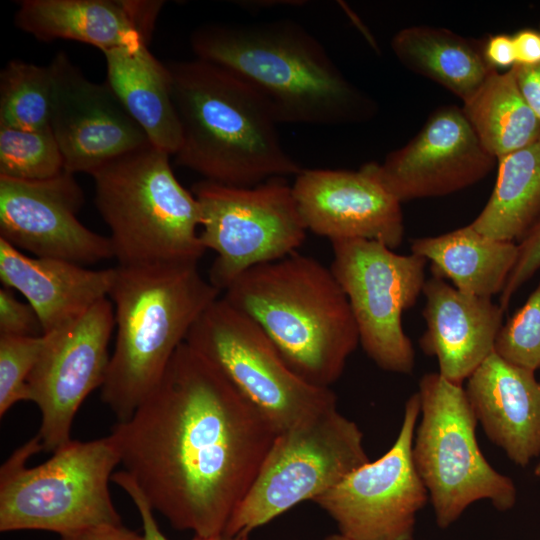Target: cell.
<instances>
[{"label":"cell","instance_id":"6da1fadb","mask_svg":"<svg viewBox=\"0 0 540 540\" xmlns=\"http://www.w3.org/2000/svg\"><path fill=\"white\" fill-rule=\"evenodd\" d=\"M154 511L198 537L224 533L277 432L186 342L131 417L110 433Z\"/></svg>","mask_w":540,"mask_h":540},{"label":"cell","instance_id":"7a4b0ae2","mask_svg":"<svg viewBox=\"0 0 540 540\" xmlns=\"http://www.w3.org/2000/svg\"><path fill=\"white\" fill-rule=\"evenodd\" d=\"M196 58L254 87L279 123L337 126L366 121L376 105L341 72L321 42L290 19L215 23L190 37Z\"/></svg>","mask_w":540,"mask_h":540},{"label":"cell","instance_id":"3957f363","mask_svg":"<svg viewBox=\"0 0 540 540\" xmlns=\"http://www.w3.org/2000/svg\"><path fill=\"white\" fill-rule=\"evenodd\" d=\"M166 66L182 130L178 165L234 187L303 170L283 147L271 106L249 83L199 58Z\"/></svg>","mask_w":540,"mask_h":540},{"label":"cell","instance_id":"277c9868","mask_svg":"<svg viewBox=\"0 0 540 540\" xmlns=\"http://www.w3.org/2000/svg\"><path fill=\"white\" fill-rule=\"evenodd\" d=\"M222 298L253 320L286 364L330 388L360 344L358 328L330 267L297 252L240 275Z\"/></svg>","mask_w":540,"mask_h":540},{"label":"cell","instance_id":"5b68a950","mask_svg":"<svg viewBox=\"0 0 540 540\" xmlns=\"http://www.w3.org/2000/svg\"><path fill=\"white\" fill-rule=\"evenodd\" d=\"M220 290L198 263L117 266L109 293L116 340L101 399L128 420L159 383L178 347Z\"/></svg>","mask_w":540,"mask_h":540},{"label":"cell","instance_id":"8992f818","mask_svg":"<svg viewBox=\"0 0 540 540\" xmlns=\"http://www.w3.org/2000/svg\"><path fill=\"white\" fill-rule=\"evenodd\" d=\"M169 154L151 143L95 170V204L119 266L198 263V200L181 185Z\"/></svg>","mask_w":540,"mask_h":540},{"label":"cell","instance_id":"52a82bcc","mask_svg":"<svg viewBox=\"0 0 540 540\" xmlns=\"http://www.w3.org/2000/svg\"><path fill=\"white\" fill-rule=\"evenodd\" d=\"M43 450L36 435L16 449L0 469V531H50L75 540L101 524L122 523L109 481L120 455L111 435L70 440L47 461L27 467Z\"/></svg>","mask_w":540,"mask_h":540},{"label":"cell","instance_id":"ba28073f","mask_svg":"<svg viewBox=\"0 0 540 540\" xmlns=\"http://www.w3.org/2000/svg\"><path fill=\"white\" fill-rule=\"evenodd\" d=\"M421 420L412 456L432 503L437 525L448 528L473 503L488 500L497 510L517 498L513 480L485 459L476 438L477 419L463 385L437 373L419 381Z\"/></svg>","mask_w":540,"mask_h":540},{"label":"cell","instance_id":"9c48e42d","mask_svg":"<svg viewBox=\"0 0 540 540\" xmlns=\"http://www.w3.org/2000/svg\"><path fill=\"white\" fill-rule=\"evenodd\" d=\"M369 461L358 425L337 406L323 410L276 435L224 533L250 534Z\"/></svg>","mask_w":540,"mask_h":540},{"label":"cell","instance_id":"30bf717a","mask_svg":"<svg viewBox=\"0 0 540 540\" xmlns=\"http://www.w3.org/2000/svg\"><path fill=\"white\" fill-rule=\"evenodd\" d=\"M185 342L210 361L277 434L337 406L331 388L300 378L263 330L222 297L203 312Z\"/></svg>","mask_w":540,"mask_h":540},{"label":"cell","instance_id":"8fae6325","mask_svg":"<svg viewBox=\"0 0 540 540\" xmlns=\"http://www.w3.org/2000/svg\"><path fill=\"white\" fill-rule=\"evenodd\" d=\"M191 191L200 206V241L216 253L208 280L220 291L248 269L297 252L306 238L292 186L284 178L252 187L203 179Z\"/></svg>","mask_w":540,"mask_h":540},{"label":"cell","instance_id":"7c38bea8","mask_svg":"<svg viewBox=\"0 0 540 540\" xmlns=\"http://www.w3.org/2000/svg\"><path fill=\"white\" fill-rule=\"evenodd\" d=\"M330 269L345 292L366 355L382 370L411 374L415 353L402 326L425 284L427 260L365 239L331 241Z\"/></svg>","mask_w":540,"mask_h":540},{"label":"cell","instance_id":"4fadbf2b","mask_svg":"<svg viewBox=\"0 0 540 540\" xmlns=\"http://www.w3.org/2000/svg\"><path fill=\"white\" fill-rule=\"evenodd\" d=\"M419 415L416 392L405 403L390 449L313 500L334 520L339 533L354 540H413L417 514L429 499L412 456Z\"/></svg>","mask_w":540,"mask_h":540},{"label":"cell","instance_id":"5bb4252c","mask_svg":"<svg viewBox=\"0 0 540 540\" xmlns=\"http://www.w3.org/2000/svg\"><path fill=\"white\" fill-rule=\"evenodd\" d=\"M114 327L113 304L104 298L69 324L43 334L44 346L28 379L29 401L41 412L37 435L43 450L54 452L71 440L78 409L103 386Z\"/></svg>","mask_w":540,"mask_h":540},{"label":"cell","instance_id":"9a60e30c","mask_svg":"<svg viewBox=\"0 0 540 540\" xmlns=\"http://www.w3.org/2000/svg\"><path fill=\"white\" fill-rule=\"evenodd\" d=\"M84 200L74 174L67 171L42 180L0 176V238L35 257L83 266L113 258L109 237L77 218Z\"/></svg>","mask_w":540,"mask_h":540},{"label":"cell","instance_id":"2e32d148","mask_svg":"<svg viewBox=\"0 0 540 540\" xmlns=\"http://www.w3.org/2000/svg\"><path fill=\"white\" fill-rule=\"evenodd\" d=\"M48 67L52 79L49 127L65 171L91 175L150 143L106 82L88 80L63 51Z\"/></svg>","mask_w":540,"mask_h":540},{"label":"cell","instance_id":"e0dca14e","mask_svg":"<svg viewBox=\"0 0 540 540\" xmlns=\"http://www.w3.org/2000/svg\"><path fill=\"white\" fill-rule=\"evenodd\" d=\"M496 158L481 144L462 108L436 109L405 146L364 166L400 203L441 197L485 178Z\"/></svg>","mask_w":540,"mask_h":540},{"label":"cell","instance_id":"ac0fdd59","mask_svg":"<svg viewBox=\"0 0 540 540\" xmlns=\"http://www.w3.org/2000/svg\"><path fill=\"white\" fill-rule=\"evenodd\" d=\"M301 219L331 241L365 239L401 245V203L363 165L358 171L303 169L292 185Z\"/></svg>","mask_w":540,"mask_h":540},{"label":"cell","instance_id":"d6986e66","mask_svg":"<svg viewBox=\"0 0 540 540\" xmlns=\"http://www.w3.org/2000/svg\"><path fill=\"white\" fill-rule=\"evenodd\" d=\"M422 293L426 330L420 348L436 358L442 377L463 385L494 352L504 310L492 298L464 293L436 275L425 281Z\"/></svg>","mask_w":540,"mask_h":540},{"label":"cell","instance_id":"ffe728a7","mask_svg":"<svg viewBox=\"0 0 540 540\" xmlns=\"http://www.w3.org/2000/svg\"><path fill=\"white\" fill-rule=\"evenodd\" d=\"M163 6L158 0H23L15 24L43 42L78 41L104 53L149 44Z\"/></svg>","mask_w":540,"mask_h":540},{"label":"cell","instance_id":"44dd1931","mask_svg":"<svg viewBox=\"0 0 540 540\" xmlns=\"http://www.w3.org/2000/svg\"><path fill=\"white\" fill-rule=\"evenodd\" d=\"M471 408L491 442L516 465L540 456V381L495 352L467 379Z\"/></svg>","mask_w":540,"mask_h":540},{"label":"cell","instance_id":"7402d4cb","mask_svg":"<svg viewBox=\"0 0 540 540\" xmlns=\"http://www.w3.org/2000/svg\"><path fill=\"white\" fill-rule=\"evenodd\" d=\"M116 267L93 270L70 261L29 256L0 238V279L36 312L43 334L74 321L107 298Z\"/></svg>","mask_w":540,"mask_h":540},{"label":"cell","instance_id":"603a6c76","mask_svg":"<svg viewBox=\"0 0 540 540\" xmlns=\"http://www.w3.org/2000/svg\"><path fill=\"white\" fill-rule=\"evenodd\" d=\"M103 54L106 83L150 143L175 155L181 145L182 130L166 64L152 55L146 43L118 47Z\"/></svg>","mask_w":540,"mask_h":540},{"label":"cell","instance_id":"cb8c5ba5","mask_svg":"<svg viewBox=\"0 0 540 540\" xmlns=\"http://www.w3.org/2000/svg\"><path fill=\"white\" fill-rule=\"evenodd\" d=\"M411 253L430 261L432 275L451 280L458 290L492 298L506 284L518 245L485 236L469 224L438 236L414 238Z\"/></svg>","mask_w":540,"mask_h":540},{"label":"cell","instance_id":"d4e9b609","mask_svg":"<svg viewBox=\"0 0 540 540\" xmlns=\"http://www.w3.org/2000/svg\"><path fill=\"white\" fill-rule=\"evenodd\" d=\"M397 59L409 70L468 100L494 70L485 62L481 45L448 29L411 26L391 40Z\"/></svg>","mask_w":540,"mask_h":540},{"label":"cell","instance_id":"484cf974","mask_svg":"<svg viewBox=\"0 0 540 540\" xmlns=\"http://www.w3.org/2000/svg\"><path fill=\"white\" fill-rule=\"evenodd\" d=\"M497 160L493 192L470 225L493 239L520 241L540 219V137Z\"/></svg>","mask_w":540,"mask_h":540},{"label":"cell","instance_id":"4316f807","mask_svg":"<svg viewBox=\"0 0 540 540\" xmlns=\"http://www.w3.org/2000/svg\"><path fill=\"white\" fill-rule=\"evenodd\" d=\"M462 110L484 148L496 159L540 137V118L522 95L513 71L493 70Z\"/></svg>","mask_w":540,"mask_h":540},{"label":"cell","instance_id":"83f0119b","mask_svg":"<svg viewBox=\"0 0 540 540\" xmlns=\"http://www.w3.org/2000/svg\"><path fill=\"white\" fill-rule=\"evenodd\" d=\"M51 96L48 66L9 61L0 73V127L50 129Z\"/></svg>","mask_w":540,"mask_h":540},{"label":"cell","instance_id":"f1b7e54d","mask_svg":"<svg viewBox=\"0 0 540 540\" xmlns=\"http://www.w3.org/2000/svg\"><path fill=\"white\" fill-rule=\"evenodd\" d=\"M63 171L64 159L50 129L0 127V176L42 180Z\"/></svg>","mask_w":540,"mask_h":540},{"label":"cell","instance_id":"f546056e","mask_svg":"<svg viewBox=\"0 0 540 540\" xmlns=\"http://www.w3.org/2000/svg\"><path fill=\"white\" fill-rule=\"evenodd\" d=\"M494 352L514 365L535 372L540 369V282L524 305L502 325Z\"/></svg>","mask_w":540,"mask_h":540},{"label":"cell","instance_id":"4dcf8cb0","mask_svg":"<svg viewBox=\"0 0 540 540\" xmlns=\"http://www.w3.org/2000/svg\"><path fill=\"white\" fill-rule=\"evenodd\" d=\"M45 342L44 335H0V416L20 401H29L28 379Z\"/></svg>","mask_w":540,"mask_h":540},{"label":"cell","instance_id":"1f68e13d","mask_svg":"<svg viewBox=\"0 0 540 540\" xmlns=\"http://www.w3.org/2000/svg\"><path fill=\"white\" fill-rule=\"evenodd\" d=\"M518 255L500 294L499 305L505 311L516 291L540 269V219L519 241Z\"/></svg>","mask_w":540,"mask_h":540},{"label":"cell","instance_id":"d6a6232c","mask_svg":"<svg viewBox=\"0 0 540 540\" xmlns=\"http://www.w3.org/2000/svg\"><path fill=\"white\" fill-rule=\"evenodd\" d=\"M43 334L34 309L16 298L12 289H0V335L39 336Z\"/></svg>","mask_w":540,"mask_h":540},{"label":"cell","instance_id":"836d02e7","mask_svg":"<svg viewBox=\"0 0 540 540\" xmlns=\"http://www.w3.org/2000/svg\"><path fill=\"white\" fill-rule=\"evenodd\" d=\"M111 481L122 488L135 504L143 527L144 540H169L160 530L155 517L154 510L142 494L139 487L136 485L132 477L124 470L113 473ZM249 535L246 533H238L229 535L222 533L212 537L194 536L192 540H249Z\"/></svg>","mask_w":540,"mask_h":540},{"label":"cell","instance_id":"e575fe53","mask_svg":"<svg viewBox=\"0 0 540 540\" xmlns=\"http://www.w3.org/2000/svg\"><path fill=\"white\" fill-rule=\"evenodd\" d=\"M481 52L491 69L508 71L516 64L512 35L501 33L489 36L481 45Z\"/></svg>","mask_w":540,"mask_h":540},{"label":"cell","instance_id":"d590c367","mask_svg":"<svg viewBox=\"0 0 540 540\" xmlns=\"http://www.w3.org/2000/svg\"><path fill=\"white\" fill-rule=\"evenodd\" d=\"M518 87L527 103L540 118V62L511 68Z\"/></svg>","mask_w":540,"mask_h":540},{"label":"cell","instance_id":"8d00e7d4","mask_svg":"<svg viewBox=\"0 0 540 540\" xmlns=\"http://www.w3.org/2000/svg\"><path fill=\"white\" fill-rule=\"evenodd\" d=\"M512 38L516 55L515 65L530 66L540 62V29L524 28L513 34Z\"/></svg>","mask_w":540,"mask_h":540},{"label":"cell","instance_id":"74e56055","mask_svg":"<svg viewBox=\"0 0 540 540\" xmlns=\"http://www.w3.org/2000/svg\"><path fill=\"white\" fill-rule=\"evenodd\" d=\"M75 540H144V536L122 523L101 524L84 531Z\"/></svg>","mask_w":540,"mask_h":540},{"label":"cell","instance_id":"f35d334b","mask_svg":"<svg viewBox=\"0 0 540 540\" xmlns=\"http://www.w3.org/2000/svg\"><path fill=\"white\" fill-rule=\"evenodd\" d=\"M238 5L243 6L244 8H270V7H277V6H294V5H302V1H243V2H237Z\"/></svg>","mask_w":540,"mask_h":540},{"label":"cell","instance_id":"ab89813d","mask_svg":"<svg viewBox=\"0 0 540 540\" xmlns=\"http://www.w3.org/2000/svg\"><path fill=\"white\" fill-rule=\"evenodd\" d=\"M323 540H354V539L349 538L338 532L336 534H330L326 536Z\"/></svg>","mask_w":540,"mask_h":540},{"label":"cell","instance_id":"60d3db41","mask_svg":"<svg viewBox=\"0 0 540 540\" xmlns=\"http://www.w3.org/2000/svg\"><path fill=\"white\" fill-rule=\"evenodd\" d=\"M535 475L540 479V461L538 462L537 466L535 467Z\"/></svg>","mask_w":540,"mask_h":540}]
</instances>
